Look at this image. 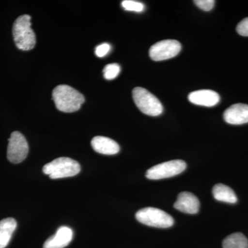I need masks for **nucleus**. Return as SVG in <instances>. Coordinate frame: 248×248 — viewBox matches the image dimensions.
Instances as JSON below:
<instances>
[{
	"mask_svg": "<svg viewBox=\"0 0 248 248\" xmlns=\"http://www.w3.org/2000/svg\"><path fill=\"white\" fill-rule=\"evenodd\" d=\"M57 108L63 112H74L81 108L85 98L79 91L68 85H59L53 91Z\"/></svg>",
	"mask_w": 248,
	"mask_h": 248,
	"instance_id": "obj_1",
	"label": "nucleus"
},
{
	"mask_svg": "<svg viewBox=\"0 0 248 248\" xmlns=\"http://www.w3.org/2000/svg\"><path fill=\"white\" fill-rule=\"evenodd\" d=\"M31 19L29 15L19 16L13 27L15 43L18 48L24 51L32 50L36 44L35 32L31 29Z\"/></svg>",
	"mask_w": 248,
	"mask_h": 248,
	"instance_id": "obj_2",
	"label": "nucleus"
},
{
	"mask_svg": "<svg viewBox=\"0 0 248 248\" xmlns=\"http://www.w3.org/2000/svg\"><path fill=\"white\" fill-rule=\"evenodd\" d=\"M80 170L79 163L69 157H59L43 167V172L52 179L74 177Z\"/></svg>",
	"mask_w": 248,
	"mask_h": 248,
	"instance_id": "obj_3",
	"label": "nucleus"
},
{
	"mask_svg": "<svg viewBox=\"0 0 248 248\" xmlns=\"http://www.w3.org/2000/svg\"><path fill=\"white\" fill-rule=\"evenodd\" d=\"M134 102L143 113L156 117L161 115L164 110L162 104L154 94L146 89L137 87L133 91Z\"/></svg>",
	"mask_w": 248,
	"mask_h": 248,
	"instance_id": "obj_4",
	"label": "nucleus"
},
{
	"mask_svg": "<svg viewBox=\"0 0 248 248\" xmlns=\"http://www.w3.org/2000/svg\"><path fill=\"white\" fill-rule=\"evenodd\" d=\"M137 220L146 226L168 228L172 226L174 219L166 212L156 208H145L136 213Z\"/></svg>",
	"mask_w": 248,
	"mask_h": 248,
	"instance_id": "obj_5",
	"label": "nucleus"
},
{
	"mask_svg": "<svg viewBox=\"0 0 248 248\" xmlns=\"http://www.w3.org/2000/svg\"><path fill=\"white\" fill-rule=\"evenodd\" d=\"M186 169L185 161L182 160H172L153 166L148 169L146 177L151 180L167 179L174 177L184 172Z\"/></svg>",
	"mask_w": 248,
	"mask_h": 248,
	"instance_id": "obj_6",
	"label": "nucleus"
},
{
	"mask_svg": "<svg viewBox=\"0 0 248 248\" xmlns=\"http://www.w3.org/2000/svg\"><path fill=\"white\" fill-rule=\"evenodd\" d=\"M29 144L22 133L15 131L9 139L7 158L13 164H19L27 158L29 153Z\"/></svg>",
	"mask_w": 248,
	"mask_h": 248,
	"instance_id": "obj_7",
	"label": "nucleus"
},
{
	"mask_svg": "<svg viewBox=\"0 0 248 248\" xmlns=\"http://www.w3.org/2000/svg\"><path fill=\"white\" fill-rule=\"evenodd\" d=\"M182 50V45L177 40L160 41L152 46L149 55L155 62L164 61L174 58Z\"/></svg>",
	"mask_w": 248,
	"mask_h": 248,
	"instance_id": "obj_8",
	"label": "nucleus"
},
{
	"mask_svg": "<svg viewBox=\"0 0 248 248\" xmlns=\"http://www.w3.org/2000/svg\"><path fill=\"white\" fill-rule=\"evenodd\" d=\"M223 118L226 122L232 125H241L248 123V105L236 104L225 111Z\"/></svg>",
	"mask_w": 248,
	"mask_h": 248,
	"instance_id": "obj_9",
	"label": "nucleus"
},
{
	"mask_svg": "<svg viewBox=\"0 0 248 248\" xmlns=\"http://www.w3.org/2000/svg\"><path fill=\"white\" fill-rule=\"evenodd\" d=\"M200 203L198 198L189 192L179 194L177 200L174 204V208L182 213L197 214L200 210Z\"/></svg>",
	"mask_w": 248,
	"mask_h": 248,
	"instance_id": "obj_10",
	"label": "nucleus"
},
{
	"mask_svg": "<svg viewBox=\"0 0 248 248\" xmlns=\"http://www.w3.org/2000/svg\"><path fill=\"white\" fill-rule=\"evenodd\" d=\"M188 99L195 105L213 107L220 102V96L218 93L211 90H200L190 93Z\"/></svg>",
	"mask_w": 248,
	"mask_h": 248,
	"instance_id": "obj_11",
	"label": "nucleus"
},
{
	"mask_svg": "<svg viewBox=\"0 0 248 248\" xmlns=\"http://www.w3.org/2000/svg\"><path fill=\"white\" fill-rule=\"evenodd\" d=\"M73 236L71 228L62 226L59 228L56 234L46 241L43 248H64L71 242Z\"/></svg>",
	"mask_w": 248,
	"mask_h": 248,
	"instance_id": "obj_12",
	"label": "nucleus"
},
{
	"mask_svg": "<svg viewBox=\"0 0 248 248\" xmlns=\"http://www.w3.org/2000/svg\"><path fill=\"white\" fill-rule=\"evenodd\" d=\"M91 146L93 150L100 154L113 155L120 151L118 143L114 140L106 137L97 136L91 141Z\"/></svg>",
	"mask_w": 248,
	"mask_h": 248,
	"instance_id": "obj_13",
	"label": "nucleus"
},
{
	"mask_svg": "<svg viewBox=\"0 0 248 248\" xmlns=\"http://www.w3.org/2000/svg\"><path fill=\"white\" fill-rule=\"evenodd\" d=\"M16 228L17 222L14 218H6L0 221V248L7 246Z\"/></svg>",
	"mask_w": 248,
	"mask_h": 248,
	"instance_id": "obj_14",
	"label": "nucleus"
},
{
	"mask_svg": "<svg viewBox=\"0 0 248 248\" xmlns=\"http://www.w3.org/2000/svg\"><path fill=\"white\" fill-rule=\"evenodd\" d=\"M214 198L218 202L228 203H235L237 202V197L234 191L224 184H217L213 189Z\"/></svg>",
	"mask_w": 248,
	"mask_h": 248,
	"instance_id": "obj_15",
	"label": "nucleus"
},
{
	"mask_svg": "<svg viewBox=\"0 0 248 248\" xmlns=\"http://www.w3.org/2000/svg\"><path fill=\"white\" fill-rule=\"evenodd\" d=\"M223 248H248V240L241 233H234L223 241Z\"/></svg>",
	"mask_w": 248,
	"mask_h": 248,
	"instance_id": "obj_16",
	"label": "nucleus"
},
{
	"mask_svg": "<svg viewBox=\"0 0 248 248\" xmlns=\"http://www.w3.org/2000/svg\"><path fill=\"white\" fill-rule=\"evenodd\" d=\"M121 72V67L117 63H110L104 67V77L106 79L112 80L119 76Z\"/></svg>",
	"mask_w": 248,
	"mask_h": 248,
	"instance_id": "obj_17",
	"label": "nucleus"
},
{
	"mask_svg": "<svg viewBox=\"0 0 248 248\" xmlns=\"http://www.w3.org/2000/svg\"><path fill=\"white\" fill-rule=\"evenodd\" d=\"M122 6L125 11H134V12H143L145 9L144 4L140 1H133V0H124L122 2Z\"/></svg>",
	"mask_w": 248,
	"mask_h": 248,
	"instance_id": "obj_18",
	"label": "nucleus"
},
{
	"mask_svg": "<svg viewBox=\"0 0 248 248\" xmlns=\"http://www.w3.org/2000/svg\"><path fill=\"white\" fill-rule=\"evenodd\" d=\"M194 3L203 11H210L215 6V1L214 0H195Z\"/></svg>",
	"mask_w": 248,
	"mask_h": 248,
	"instance_id": "obj_19",
	"label": "nucleus"
},
{
	"mask_svg": "<svg viewBox=\"0 0 248 248\" xmlns=\"http://www.w3.org/2000/svg\"><path fill=\"white\" fill-rule=\"evenodd\" d=\"M111 46L109 44L104 43L98 46L95 49V55L98 58H104L110 51Z\"/></svg>",
	"mask_w": 248,
	"mask_h": 248,
	"instance_id": "obj_20",
	"label": "nucleus"
},
{
	"mask_svg": "<svg viewBox=\"0 0 248 248\" xmlns=\"http://www.w3.org/2000/svg\"><path fill=\"white\" fill-rule=\"evenodd\" d=\"M236 31L240 35L248 37V17L245 18L238 24Z\"/></svg>",
	"mask_w": 248,
	"mask_h": 248,
	"instance_id": "obj_21",
	"label": "nucleus"
}]
</instances>
